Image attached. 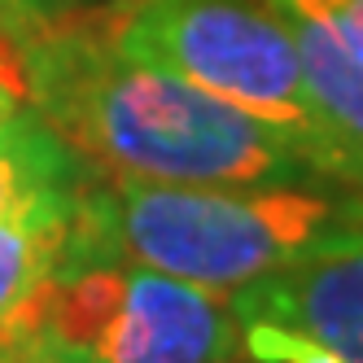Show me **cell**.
<instances>
[{
	"label": "cell",
	"instance_id": "obj_1",
	"mask_svg": "<svg viewBox=\"0 0 363 363\" xmlns=\"http://www.w3.org/2000/svg\"><path fill=\"white\" fill-rule=\"evenodd\" d=\"M27 106L84 171L145 184H302V153L237 106L123 57L84 18L18 44Z\"/></svg>",
	"mask_w": 363,
	"mask_h": 363
},
{
	"label": "cell",
	"instance_id": "obj_6",
	"mask_svg": "<svg viewBox=\"0 0 363 363\" xmlns=\"http://www.w3.org/2000/svg\"><path fill=\"white\" fill-rule=\"evenodd\" d=\"M280 13L294 31L302 74H306V88L315 96V110L324 118V132L337 145V153H342L350 184L363 189V66L315 18H302L289 9H280Z\"/></svg>",
	"mask_w": 363,
	"mask_h": 363
},
{
	"label": "cell",
	"instance_id": "obj_12",
	"mask_svg": "<svg viewBox=\"0 0 363 363\" xmlns=\"http://www.w3.org/2000/svg\"><path fill=\"white\" fill-rule=\"evenodd\" d=\"M27 110V79L13 44H0V127Z\"/></svg>",
	"mask_w": 363,
	"mask_h": 363
},
{
	"label": "cell",
	"instance_id": "obj_2",
	"mask_svg": "<svg viewBox=\"0 0 363 363\" xmlns=\"http://www.w3.org/2000/svg\"><path fill=\"white\" fill-rule=\"evenodd\" d=\"M363 241V189L302 184H145L84 171L66 263L127 258L237 294L245 284Z\"/></svg>",
	"mask_w": 363,
	"mask_h": 363
},
{
	"label": "cell",
	"instance_id": "obj_10",
	"mask_svg": "<svg viewBox=\"0 0 363 363\" xmlns=\"http://www.w3.org/2000/svg\"><path fill=\"white\" fill-rule=\"evenodd\" d=\"M44 27H53V13H48L40 0H0V44H22L40 35Z\"/></svg>",
	"mask_w": 363,
	"mask_h": 363
},
{
	"label": "cell",
	"instance_id": "obj_13",
	"mask_svg": "<svg viewBox=\"0 0 363 363\" xmlns=\"http://www.w3.org/2000/svg\"><path fill=\"white\" fill-rule=\"evenodd\" d=\"M40 5L53 13V22H70V18L106 13V9H114V5H127V0H40Z\"/></svg>",
	"mask_w": 363,
	"mask_h": 363
},
{
	"label": "cell",
	"instance_id": "obj_7",
	"mask_svg": "<svg viewBox=\"0 0 363 363\" xmlns=\"http://www.w3.org/2000/svg\"><path fill=\"white\" fill-rule=\"evenodd\" d=\"M79 175V158L40 123L31 106L0 127V219L13 215L35 193L53 184H74Z\"/></svg>",
	"mask_w": 363,
	"mask_h": 363
},
{
	"label": "cell",
	"instance_id": "obj_8",
	"mask_svg": "<svg viewBox=\"0 0 363 363\" xmlns=\"http://www.w3.org/2000/svg\"><path fill=\"white\" fill-rule=\"evenodd\" d=\"M241 324H245V354L254 363H350L333 346L302 337L294 328H280L267 320H241Z\"/></svg>",
	"mask_w": 363,
	"mask_h": 363
},
{
	"label": "cell",
	"instance_id": "obj_4",
	"mask_svg": "<svg viewBox=\"0 0 363 363\" xmlns=\"http://www.w3.org/2000/svg\"><path fill=\"white\" fill-rule=\"evenodd\" d=\"M44 333L96 363H241L232 294L127 258L66 263L44 294Z\"/></svg>",
	"mask_w": 363,
	"mask_h": 363
},
{
	"label": "cell",
	"instance_id": "obj_14",
	"mask_svg": "<svg viewBox=\"0 0 363 363\" xmlns=\"http://www.w3.org/2000/svg\"><path fill=\"white\" fill-rule=\"evenodd\" d=\"M53 350H57V363H96V359H88V354H79V350H70V346H62V342H53Z\"/></svg>",
	"mask_w": 363,
	"mask_h": 363
},
{
	"label": "cell",
	"instance_id": "obj_3",
	"mask_svg": "<svg viewBox=\"0 0 363 363\" xmlns=\"http://www.w3.org/2000/svg\"><path fill=\"white\" fill-rule=\"evenodd\" d=\"M84 22L123 57L158 66L272 127L315 175L350 184L306 88L294 31L272 0H127Z\"/></svg>",
	"mask_w": 363,
	"mask_h": 363
},
{
	"label": "cell",
	"instance_id": "obj_5",
	"mask_svg": "<svg viewBox=\"0 0 363 363\" xmlns=\"http://www.w3.org/2000/svg\"><path fill=\"white\" fill-rule=\"evenodd\" d=\"M79 179L35 193L0 219V337L27 324H44V294L66 267L74 241Z\"/></svg>",
	"mask_w": 363,
	"mask_h": 363
},
{
	"label": "cell",
	"instance_id": "obj_9",
	"mask_svg": "<svg viewBox=\"0 0 363 363\" xmlns=\"http://www.w3.org/2000/svg\"><path fill=\"white\" fill-rule=\"evenodd\" d=\"M276 9H289L302 18H315L346 44V53L363 66V0H272Z\"/></svg>",
	"mask_w": 363,
	"mask_h": 363
},
{
	"label": "cell",
	"instance_id": "obj_11",
	"mask_svg": "<svg viewBox=\"0 0 363 363\" xmlns=\"http://www.w3.org/2000/svg\"><path fill=\"white\" fill-rule=\"evenodd\" d=\"M0 363H57L53 337L44 333V324H27L9 337H0Z\"/></svg>",
	"mask_w": 363,
	"mask_h": 363
}]
</instances>
